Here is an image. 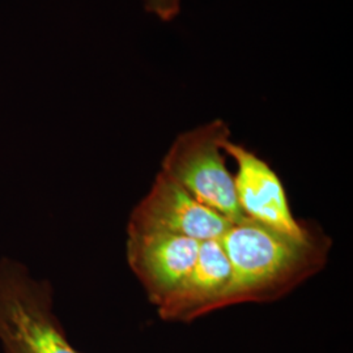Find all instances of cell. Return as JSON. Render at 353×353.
<instances>
[{"mask_svg": "<svg viewBox=\"0 0 353 353\" xmlns=\"http://www.w3.org/2000/svg\"><path fill=\"white\" fill-rule=\"evenodd\" d=\"M230 275V263L221 241H204L189 275L156 307L159 316L168 322L186 323L219 310Z\"/></svg>", "mask_w": 353, "mask_h": 353, "instance_id": "cell-7", "label": "cell"}, {"mask_svg": "<svg viewBox=\"0 0 353 353\" xmlns=\"http://www.w3.org/2000/svg\"><path fill=\"white\" fill-rule=\"evenodd\" d=\"M199 241L159 233H127V263L156 307L182 284L198 258Z\"/></svg>", "mask_w": 353, "mask_h": 353, "instance_id": "cell-6", "label": "cell"}, {"mask_svg": "<svg viewBox=\"0 0 353 353\" xmlns=\"http://www.w3.org/2000/svg\"><path fill=\"white\" fill-rule=\"evenodd\" d=\"M220 241L232 275L219 310L287 296L326 265L331 248L327 236L313 228L297 239L248 217L232 223Z\"/></svg>", "mask_w": 353, "mask_h": 353, "instance_id": "cell-1", "label": "cell"}, {"mask_svg": "<svg viewBox=\"0 0 353 353\" xmlns=\"http://www.w3.org/2000/svg\"><path fill=\"white\" fill-rule=\"evenodd\" d=\"M230 224L159 172L151 189L130 214L127 233L173 234L204 242L220 240Z\"/></svg>", "mask_w": 353, "mask_h": 353, "instance_id": "cell-4", "label": "cell"}, {"mask_svg": "<svg viewBox=\"0 0 353 353\" xmlns=\"http://www.w3.org/2000/svg\"><path fill=\"white\" fill-rule=\"evenodd\" d=\"M182 0H143L144 8L161 21L174 20L181 11Z\"/></svg>", "mask_w": 353, "mask_h": 353, "instance_id": "cell-8", "label": "cell"}, {"mask_svg": "<svg viewBox=\"0 0 353 353\" xmlns=\"http://www.w3.org/2000/svg\"><path fill=\"white\" fill-rule=\"evenodd\" d=\"M224 152L236 163L234 191L245 217L290 237L303 239L310 233L312 228L292 214L280 178L263 159L232 139L224 144Z\"/></svg>", "mask_w": 353, "mask_h": 353, "instance_id": "cell-5", "label": "cell"}, {"mask_svg": "<svg viewBox=\"0 0 353 353\" xmlns=\"http://www.w3.org/2000/svg\"><path fill=\"white\" fill-rule=\"evenodd\" d=\"M229 139L230 128L220 118L183 131L168 148L160 172L229 223H236L245 216L225 160L224 144Z\"/></svg>", "mask_w": 353, "mask_h": 353, "instance_id": "cell-2", "label": "cell"}, {"mask_svg": "<svg viewBox=\"0 0 353 353\" xmlns=\"http://www.w3.org/2000/svg\"><path fill=\"white\" fill-rule=\"evenodd\" d=\"M0 341L6 353H79L52 313L50 285L11 259L0 262Z\"/></svg>", "mask_w": 353, "mask_h": 353, "instance_id": "cell-3", "label": "cell"}]
</instances>
